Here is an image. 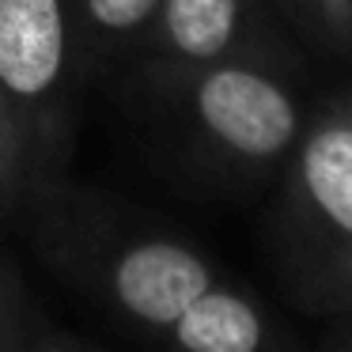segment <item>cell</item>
<instances>
[{
  "instance_id": "10",
  "label": "cell",
  "mask_w": 352,
  "mask_h": 352,
  "mask_svg": "<svg viewBox=\"0 0 352 352\" xmlns=\"http://www.w3.org/2000/svg\"><path fill=\"white\" fill-rule=\"evenodd\" d=\"M326 54L352 61V0H276Z\"/></svg>"
},
{
  "instance_id": "11",
  "label": "cell",
  "mask_w": 352,
  "mask_h": 352,
  "mask_svg": "<svg viewBox=\"0 0 352 352\" xmlns=\"http://www.w3.org/2000/svg\"><path fill=\"white\" fill-rule=\"evenodd\" d=\"M329 322H333V326H329L326 337H322V344L333 349V352H352V311L333 314Z\"/></svg>"
},
{
  "instance_id": "1",
  "label": "cell",
  "mask_w": 352,
  "mask_h": 352,
  "mask_svg": "<svg viewBox=\"0 0 352 352\" xmlns=\"http://www.w3.org/2000/svg\"><path fill=\"white\" fill-rule=\"evenodd\" d=\"M23 220L42 261L144 341H160L201 292L223 280L186 239L129 220L110 201L65 186L61 175L38 186Z\"/></svg>"
},
{
  "instance_id": "4",
  "label": "cell",
  "mask_w": 352,
  "mask_h": 352,
  "mask_svg": "<svg viewBox=\"0 0 352 352\" xmlns=\"http://www.w3.org/2000/svg\"><path fill=\"white\" fill-rule=\"evenodd\" d=\"M80 91L69 0H0V99L61 163Z\"/></svg>"
},
{
  "instance_id": "7",
  "label": "cell",
  "mask_w": 352,
  "mask_h": 352,
  "mask_svg": "<svg viewBox=\"0 0 352 352\" xmlns=\"http://www.w3.org/2000/svg\"><path fill=\"white\" fill-rule=\"evenodd\" d=\"M160 0H69L72 50L84 87L125 69L155 19Z\"/></svg>"
},
{
  "instance_id": "2",
  "label": "cell",
  "mask_w": 352,
  "mask_h": 352,
  "mask_svg": "<svg viewBox=\"0 0 352 352\" xmlns=\"http://www.w3.org/2000/svg\"><path fill=\"white\" fill-rule=\"evenodd\" d=\"M140 99L170 155L223 190H250L280 175L311 118L280 50L208 65Z\"/></svg>"
},
{
  "instance_id": "8",
  "label": "cell",
  "mask_w": 352,
  "mask_h": 352,
  "mask_svg": "<svg viewBox=\"0 0 352 352\" xmlns=\"http://www.w3.org/2000/svg\"><path fill=\"white\" fill-rule=\"evenodd\" d=\"M54 175H61V160H54L23 118L0 99V231L23 220L38 186Z\"/></svg>"
},
{
  "instance_id": "9",
  "label": "cell",
  "mask_w": 352,
  "mask_h": 352,
  "mask_svg": "<svg viewBox=\"0 0 352 352\" xmlns=\"http://www.w3.org/2000/svg\"><path fill=\"white\" fill-rule=\"evenodd\" d=\"M87 349L84 337L65 333L27 288L19 265L0 246V352H72Z\"/></svg>"
},
{
  "instance_id": "6",
  "label": "cell",
  "mask_w": 352,
  "mask_h": 352,
  "mask_svg": "<svg viewBox=\"0 0 352 352\" xmlns=\"http://www.w3.org/2000/svg\"><path fill=\"white\" fill-rule=\"evenodd\" d=\"M160 344L182 352H261L288 344V337L246 288L220 280L170 322Z\"/></svg>"
},
{
  "instance_id": "3",
  "label": "cell",
  "mask_w": 352,
  "mask_h": 352,
  "mask_svg": "<svg viewBox=\"0 0 352 352\" xmlns=\"http://www.w3.org/2000/svg\"><path fill=\"white\" fill-rule=\"evenodd\" d=\"M273 250L314 318L352 311V87L307 118L284 163Z\"/></svg>"
},
{
  "instance_id": "5",
  "label": "cell",
  "mask_w": 352,
  "mask_h": 352,
  "mask_svg": "<svg viewBox=\"0 0 352 352\" xmlns=\"http://www.w3.org/2000/svg\"><path fill=\"white\" fill-rule=\"evenodd\" d=\"M261 50H280L265 27L261 0H160L152 27L122 72L140 95Z\"/></svg>"
}]
</instances>
